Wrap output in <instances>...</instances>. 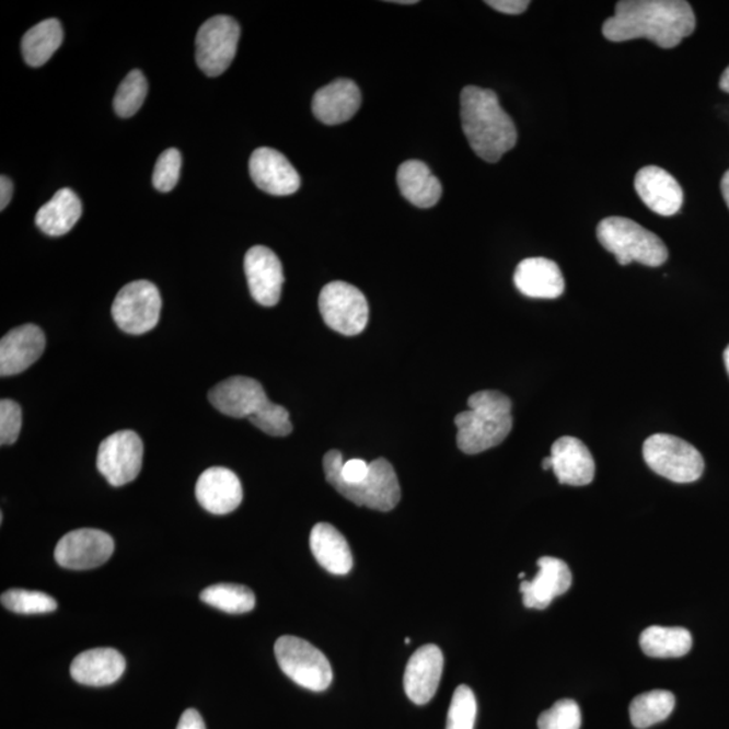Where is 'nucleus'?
Here are the masks:
<instances>
[{
  "instance_id": "obj_28",
  "label": "nucleus",
  "mask_w": 729,
  "mask_h": 729,
  "mask_svg": "<svg viewBox=\"0 0 729 729\" xmlns=\"http://www.w3.org/2000/svg\"><path fill=\"white\" fill-rule=\"evenodd\" d=\"M63 39L61 23L55 19L39 22L22 38V55L33 68L43 67L60 48Z\"/></svg>"
},
{
  "instance_id": "obj_10",
  "label": "nucleus",
  "mask_w": 729,
  "mask_h": 729,
  "mask_svg": "<svg viewBox=\"0 0 729 729\" xmlns=\"http://www.w3.org/2000/svg\"><path fill=\"white\" fill-rule=\"evenodd\" d=\"M161 305L159 288L153 282L138 280L120 289L112 314L121 332L141 335L158 326Z\"/></svg>"
},
{
  "instance_id": "obj_24",
  "label": "nucleus",
  "mask_w": 729,
  "mask_h": 729,
  "mask_svg": "<svg viewBox=\"0 0 729 729\" xmlns=\"http://www.w3.org/2000/svg\"><path fill=\"white\" fill-rule=\"evenodd\" d=\"M125 670L124 656L108 647L81 652L71 664L72 679L86 686L112 685L124 675Z\"/></svg>"
},
{
  "instance_id": "obj_45",
  "label": "nucleus",
  "mask_w": 729,
  "mask_h": 729,
  "mask_svg": "<svg viewBox=\"0 0 729 729\" xmlns=\"http://www.w3.org/2000/svg\"><path fill=\"white\" fill-rule=\"evenodd\" d=\"M542 467L545 468V471H553L552 456H546V459L542 461Z\"/></svg>"
},
{
  "instance_id": "obj_26",
  "label": "nucleus",
  "mask_w": 729,
  "mask_h": 729,
  "mask_svg": "<svg viewBox=\"0 0 729 729\" xmlns=\"http://www.w3.org/2000/svg\"><path fill=\"white\" fill-rule=\"evenodd\" d=\"M397 185L410 205L431 208L442 196V185L425 162L408 160L398 166Z\"/></svg>"
},
{
  "instance_id": "obj_5",
  "label": "nucleus",
  "mask_w": 729,
  "mask_h": 729,
  "mask_svg": "<svg viewBox=\"0 0 729 729\" xmlns=\"http://www.w3.org/2000/svg\"><path fill=\"white\" fill-rule=\"evenodd\" d=\"M598 240L605 251L626 266L633 262L657 268L668 262L664 242L644 225L628 218L610 217L598 225Z\"/></svg>"
},
{
  "instance_id": "obj_16",
  "label": "nucleus",
  "mask_w": 729,
  "mask_h": 729,
  "mask_svg": "<svg viewBox=\"0 0 729 729\" xmlns=\"http://www.w3.org/2000/svg\"><path fill=\"white\" fill-rule=\"evenodd\" d=\"M443 653L436 645L418 648L409 658L404 673V688L410 702L430 703L438 691L443 671Z\"/></svg>"
},
{
  "instance_id": "obj_38",
  "label": "nucleus",
  "mask_w": 729,
  "mask_h": 729,
  "mask_svg": "<svg viewBox=\"0 0 729 729\" xmlns=\"http://www.w3.org/2000/svg\"><path fill=\"white\" fill-rule=\"evenodd\" d=\"M22 428V409L10 398L0 402V443L9 445L20 438Z\"/></svg>"
},
{
  "instance_id": "obj_17",
  "label": "nucleus",
  "mask_w": 729,
  "mask_h": 729,
  "mask_svg": "<svg viewBox=\"0 0 729 729\" xmlns=\"http://www.w3.org/2000/svg\"><path fill=\"white\" fill-rule=\"evenodd\" d=\"M45 345V334L36 324L11 329L0 340V375L8 378L25 372L43 356Z\"/></svg>"
},
{
  "instance_id": "obj_22",
  "label": "nucleus",
  "mask_w": 729,
  "mask_h": 729,
  "mask_svg": "<svg viewBox=\"0 0 729 729\" xmlns=\"http://www.w3.org/2000/svg\"><path fill=\"white\" fill-rule=\"evenodd\" d=\"M553 472L558 482L586 486L593 482L595 464L587 444L575 437H563L552 448Z\"/></svg>"
},
{
  "instance_id": "obj_27",
  "label": "nucleus",
  "mask_w": 729,
  "mask_h": 729,
  "mask_svg": "<svg viewBox=\"0 0 729 729\" xmlns=\"http://www.w3.org/2000/svg\"><path fill=\"white\" fill-rule=\"evenodd\" d=\"M83 216V206L71 188L57 190L36 216L37 228L46 235L61 236L69 233Z\"/></svg>"
},
{
  "instance_id": "obj_32",
  "label": "nucleus",
  "mask_w": 729,
  "mask_h": 729,
  "mask_svg": "<svg viewBox=\"0 0 729 729\" xmlns=\"http://www.w3.org/2000/svg\"><path fill=\"white\" fill-rule=\"evenodd\" d=\"M148 95V81L140 69H135L121 81L114 97V109L120 118H130L140 112Z\"/></svg>"
},
{
  "instance_id": "obj_6",
  "label": "nucleus",
  "mask_w": 729,
  "mask_h": 729,
  "mask_svg": "<svg viewBox=\"0 0 729 729\" xmlns=\"http://www.w3.org/2000/svg\"><path fill=\"white\" fill-rule=\"evenodd\" d=\"M644 459L652 472L670 482H697L704 473V459L693 444L669 433H656L644 443Z\"/></svg>"
},
{
  "instance_id": "obj_18",
  "label": "nucleus",
  "mask_w": 729,
  "mask_h": 729,
  "mask_svg": "<svg viewBox=\"0 0 729 729\" xmlns=\"http://www.w3.org/2000/svg\"><path fill=\"white\" fill-rule=\"evenodd\" d=\"M635 189L652 212L662 217L675 216L684 202L681 185L662 167H641L635 176Z\"/></svg>"
},
{
  "instance_id": "obj_31",
  "label": "nucleus",
  "mask_w": 729,
  "mask_h": 729,
  "mask_svg": "<svg viewBox=\"0 0 729 729\" xmlns=\"http://www.w3.org/2000/svg\"><path fill=\"white\" fill-rule=\"evenodd\" d=\"M200 600L231 615L251 612L256 606V595L253 590L235 583H217L208 587L200 593Z\"/></svg>"
},
{
  "instance_id": "obj_25",
  "label": "nucleus",
  "mask_w": 729,
  "mask_h": 729,
  "mask_svg": "<svg viewBox=\"0 0 729 729\" xmlns=\"http://www.w3.org/2000/svg\"><path fill=\"white\" fill-rule=\"evenodd\" d=\"M311 552L317 564L335 576H345L351 570L352 555L349 543L334 525L317 523L311 531Z\"/></svg>"
},
{
  "instance_id": "obj_1",
  "label": "nucleus",
  "mask_w": 729,
  "mask_h": 729,
  "mask_svg": "<svg viewBox=\"0 0 729 729\" xmlns=\"http://www.w3.org/2000/svg\"><path fill=\"white\" fill-rule=\"evenodd\" d=\"M694 31L696 15L685 0H622L603 25L611 43L646 38L662 49L675 48Z\"/></svg>"
},
{
  "instance_id": "obj_29",
  "label": "nucleus",
  "mask_w": 729,
  "mask_h": 729,
  "mask_svg": "<svg viewBox=\"0 0 729 729\" xmlns=\"http://www.w3.org/2000/svg\"><path fill=\"white\" fill-rule=\"evenodd\" d=\"M641 650L652 658H680L692 650L693 638L681 627H648L640 635Z\"/></svg>"
},
{
  "instance_id": "obj_30",
  "label": "nucleus",
  "mask_w": 729,
  "mask_h": 729,
  "mask_svg": "<svg viewBox=\"0 0 729 729\" xmlns=\"http://www.w3.org/2000/svg\"><path fill=\"white\" fill-rule=\"evenodd\" d=\"M675 707V697L668 691H651L635 697L629 705L634 727L645 729L667 720Z\"/></svg>"
},
{
  "instance_id": "obj_46",
  "label": "nucleus",
  "mask_w": 729,
  "mask_h": 729,
  "mask_svg": "<svg viewBox=\"0 0 729 729\" xmlns=\"http://www.w3.org/2000/svg\"><path fill=\"white\" fill-rule=\"evenodd\" d=\"M725 363H726V369L729 374V346L727 347L725 351Z\"/></svg>"
},
{
  "instance_id": "obj_44",
  "label": "nucleus",
  "mask_w": 729,
  "mask_h": 729,
  "mask_svg": "<svg viewBox=\"0 0 729 729\" xmlns=\"http://www.w3.org/2000/svg\"><path fill=\"white\" fill-rule=\"evenodd\" d=\"M720 90L729 94V67L722 72L719 83Z\"/></svg>"
},
{
  "instance_id": "obj_47",
  "label": "nucleus",
  "mask_w": 729,
  "mask_h": 729,
  "mask_svg": "<svg viewBox=\"0 0 729 729\" xmlns=\"http://www.w3.org/2000/svg\"><path fill=\"white\" fill-rule=\"evenodd\" d=\"M393 3H396V4H416L418 2H416V0H396V2H393Z\"/></svg>"
},
{
  "instance_id": "obj_9",
  "label": "nucleus",
  "mask_w": 729,
  "mask_h": 729,
  "mask_svg": "<svg viewBox=\"0 0 729 729\" xmlns=\"http://www.w3.org/2000/svg\"><path fill=\"white\" fill-rule=\"evenodd\" d=\"M241 27L228 15H217L202 23L196 36V62L210 78L228 71L239 48Z\"/></svg>"
},
{
  "instance_id": "obj_20",
  "label": "nucleus",
  "mask_w": 729,
  "mask_h": 729,
  "mask_svg": "<svg viewBox=\"0 0 729 729\" xmlns=\"http://www.w3.org/2000/svg\"><path fill=\"white\" fill-rule=\"evenodd\" d=\"M537 567L540 571L534 580L520 583V592L523 594L526 608L546 610L554 599L570 589L572 576L569 566L563 559L543 557L537 560Z\"/></svg>"
},
{
  "instance_id": "obj_43",
  "label": "nucleus",
  "mask_w": 729,
  "mask_h": 729,
  "mask_svg": "<svg viewBox=\"0 0 729 729\" xmlns=\"http://www.w3.org/2000/svg\"><path fill=\"white\" fill-rule=\"evenodd\" d=\"M721 194L729 208V171H727L726 175L721 178Z\"/></svg>"
},
{
  "instance_id": "obj_11",
  "label": "nucleus",
  "mask_w": 729,
  "mask_h": 729,
  "mask_svg": "<svg viewBox=\"0 0 729 729\" xmlns=\"http://www.w3.org/2000/svg\"><path fill=\"white\" fill-rule=\"evenodd\" d=\"M143 460V443L135 431L114 432L97 450L96 467L109 485L124 486L138 477Z\"/></svg>"
},
{
  "instance_id": "obj_34",
  "label": "nucleus",
  "mask_w": 729,
  "mask_h": 729,
  "mask_svg": "<svg viewBox=\"0 0 729 729\" xmlns=\"http://www.w3.org/2000/svg\"><path fill=\"white\" fill-rule=\"evenodd\" d=\"M477 717V699L471 687L455 688L448 715L445 729H474Z\"/></svg>"
},
{
  "instance_id": "obj_36",
  "label": "nucleus",
  "mask_w": 729,
  "mask_h": 729,
  "mask_svg": "<svg viewBox=\"0 0 729 729\" xmlns=\"http://www.w3.org/2000/svg\"><path fill=\"white\" fill-rule=\"evenodd\" d=\"M182 170V154L177 149L165 150L155 162L153 185L160 193H171L178 183Z\"/></svg>"
},
{
  "instance_id": "obj_14",
  "label": "nucleus",
  "mask_w": 729,
  "mask_h": 729,
  "mask_svg": "<svg viewBox=\"0 0 729 729\" xmlns=\"http://www.w3.org/2000/svg\"><path fill=\"white\" fill-rule=\"evenodd\" d=\"M248 291L258 304L274 306L280 302L284 271L279 257L269 247L254 246L245 256Z\"/></svg>"
},
{
  "instance_id": "obj_4",
  "label": "nucleus",
  "mask_w": 729,
  "mask_h": 729,
  "mask_svg": "<svg viewBox=\"0 0 729 729\" xmlns=\"http://www.w3.org/2000/svg\"><path fill=\"white\" fill-rule=\"evenodd\" d=\"M344 455L339 450H329L323 459L324 474L345 499L355 502L358 507H368L375 511H392L402 499L401 484L395 468L385 459L370 462L368 477L360 484H346L340 478V467L344 465Z\"/></svg>"
},
{
  "instance_id": "obj_21",
  "label": "nucleus",
  "mask_w": 729,
  "mask_h": 729,
  "mask_svg": "<svg viewBox=\"0 0 729 729\" xmlns=\"http://www.w3.org/2000/svg\"><path fill=\"white\" fill-rule=\"evenodd\" d=\"M361 102V91L355 81L339 79L316 91L312 113L324 125H340L355 117Z\"/></svg>"
},
{
  "instance_id": "obj_42",
  "label": "nucleus",
  "mask_w": 729,
  "mask_h": 729,
  "mask_svg": "<svg viewBox=\"0 0 729 729\" xmlns=\"http://www.w3.org/2000/svg\"><path fill=\"white\" fill-rule=\"evenodd\" d=\"M14 185L9 177H0V210H4L13 198Z\"/></svg>"
},
{
  "instance_id": "obj_23",
  "label": "nucleus",
  "mask_w": 729,
  "mask_h": 729,
  "mask_svg": "<svg viewBox=\"0 0 729 729\" xmlns=\"http://www.w3.org/2000/svg\"><path fill=\"white\" fill-rule=\"evenodd\" d=\"M514 286L531 299H557L565 292V280L557 263L545 257L525 258L513 276Z\"/></svg>"
},
{
  "instance_id": "obj_2",
  "label": "nucleus",
  "mask_w": 729,
  "mask_h": 729,
  "mask_svg": "<svg viewBox=\"0 0 729 729\" xmlns=\"http://www.w3.org/2000/svg\"><path fill=\"white\" fill-rule=\"evenodd\" d=\"M461 120L473 152L491 164L518 142L517 126L501 108L495 91L465 86L461 92Z\"/></svg>"
},
{
  "instance_id": "obj_49",
  "label": "nucleus",
  "mask_w": 729,
  "mask_h": 729,
  "mask_svg": "<svg viewBox=\"0 0 729 729\" xmlns=\"http://www.w3.org/2000/svg\"><path fill=\"white\" fill-rule=\"evenodd\" d=\"M519 577L522 578V580H523V578H524V572H520Z\"/></svg>"
},
{
  "instance_id": "obj_33",
  "label": "nucleus",
  "mask_w": 729,
  "mask_h": 729,
  "mask_svg": "<svg viewBox=\"0 0 729 729\" xmlns=\"http://www.w3.org/2000/svg\"><path fill=\"white\" fill-rule=\"evenodd\" d=\"M5 610L20 615H40L57 610V601L44 592L26 589H10L0 598Z\"/></svg>"
},
{
  "instance_id": "obj_12",
  "label": "nucleus",
  "mask_w": 729,
  "mask_h": 729,
  "mask_svg": "<svg viewBox=\"0 0 729 729\" xmlns=\"http://www.w3.org/2000/svg\"><path fill=\"white\" fill-rule=\"evenodd\" d=\"M114 548V540L107 532L80 529L61 537L55 549V558L66 569L89 570L106 564Z\"/></svg>"
},
{
  "instance_id": "obj_41",
  "label": "nucleus",
  "mask_w": 729,
  "mask_h": 729,
  "mask_svg": "<svg viewBox=\"0 0 729 729\" xmlns=\"http://www.w3.org/2000/svg\"><path fill=\"white\" fill-rule=\"evenodd\" d=\"M176 729H206V725L198 710L187 709L178 720Z\"/></svg>"
},
{
  "instance_id": "obj_8",
  "label": "nucleus",
  "mask_w": 729,
  "mask_h": 729,
  "mask_svg": "<svg viewBox=\"0 0 729 729\" xmlns=\"http://www.w3.org/2000/svg\"><path fill=\"white\" fill-rule=\"evenodd\" d=\"M320 311L327 326L346 337L361 334L369 321L367 298L360 289L344 281L323 287Z\"/></svg>"
},
{
  "instance_id": "obj_3",
  "label": "nucleus",
  "mask_w": 729,
  "mask_h": 729,
  "mask_svg": "<svg viewBox=\"0 0 729 729\" xmlns=\"http://www.w3.org/2000/svg\"><path fill=\"white\" fill-rule=\"evenodd\" d=\"M467 405L454 420L462 453H484L506 441L513 426L511 398L499 391H482L473 393Z\"/></svg>"
},
{
  "instance_id": "obj_19",
  "label": "nucleus",
  "mask_w": 729,
  "mask_h": 729,
  "mask_svg": "<svg viewBox=\"0 0 729 729\" xmlns=\"http://www.w3.org/2000/svg\"><path fill=\"white\" fill-rule=\"evenodd\" d=\"M196 499L207 512L228 514L241 506L243 489L239 476L230 468L216 466L200 474Z\"/></svg>"
},
{
  "instance_id": "obj_40",
  "label": "nucleus",
  "mask_w": 729,
  "mask_h": 729,
  "mask_svg": "<svg viewBox=\"0 0 729 729\" xmlns=\"http://www.w3.org/2000/svg\"><path fill=\"white\" fill-rule=\"evenodd\" d=\"M485 3L490 5L491 9L509 15L523 14L530 5V2H526V0H488Z\"/></svg>"
},
{
  "instance_id": "obj_37",
  "label": "nucleus",
  "mask_w": 729,
  "mask_h": 729,
  "mask_svg": "<svg viewBox=\"0 0 729 729\" xmlns=\"http://www.w3.org/2000/svg\"><path fill=\"white\" fill-rule=\"evenodd\" d=\"M251 421L258 430L270 437H287L293 430L288 410L282 405L271 402Z\"/></svg>"
},
{
  "instance_id": "obj_15",
  "label": "nucleus",
  "mask_w": 729,
  "mask_h": 729,
  "mask_svg": "<svg viewBox=\"0 0 729 729\" xmlns=\"http://www.w3.org/2000/svg\"><path fill=\"white\" fill-rule=\"evenodd\" d=\"M252 181L264 193L287 196L300 188V176L286 155L270 148L254 150L248 161Z\"/></svg>"
},
{
  "instance_id": "obj_13",
  "label": "nucleus",
  "mask_w": 729,
  "mask_h": 729,
  "mask_svg": "<svg viewBox=\"0 0 729 729\" xmlns=\"http://www.w3.org/2000/svg\"><path fill=\"white\" fill-rule=\"evenodd\" d=\"M208 401L219 413L234 419H253L270 403L257 380L234 375L213 386Z\"/></svg>"
},
{
  "instance_id": "obj_39",
  "label": "nucleus",
  "mask_w": 729,
  "mask_h": 729,
  "mask_svg": "<svg viewBox=\"0 0 729 729\" xmlns=\"http://www.w3.org/2000/svg\"><path fill=\"white\" fill-rule=\"evenodd\" d=\"M370 464L367 461L355 459L344 462L340 467V478L346 484H360L368 477Z\"/></svg>"
},
{
  "instance_id": "obj_35",
  "label": "nucleus",
  "mask_w": 729,
  "mask_h": 729,
  "mask_svg": "<svg viewBox=\"0 0 729 729\" xmlns=\"http://www.w3.org/2000/svg\"><path fill=\"white\" fill-rule=\"evenodd\" d=\"M581 709L572 699H559L537 719L540 729H580Z\"/></svg>"
},
{
  "instance_id": "obj_7",
  "label": "nucleus",
  "mask_w": 729,
  "mask_h": 729,
  "mask_svg": "<svg viewBox=\"0 0 729 729\" xmlns=\"http://www.w3.org/2000/svg\"><path fill=\"white\" fill-rule=\"evenodd\" d=\"M277 663L294 684L312 692H323L332 685L333 669L328 659L310 641L284 635L275 645Z\"/></svg>"
},
{
  "instance_id": "obj_48",
  "label": "nucleus",
  "mask_w": 729,
  "mask_h": 729,
  "mask_svg": "<svg viewBox=\"0 0 729 729\" xmlns=\"http://www.w3.org/2000/svg\"><path fill=\"white\" fill-rule=\"evenodd\" d=\"M404 641H405V645H409V644H410V639H409V638L405 639Z\"/></svg>"
}]
</instances>
